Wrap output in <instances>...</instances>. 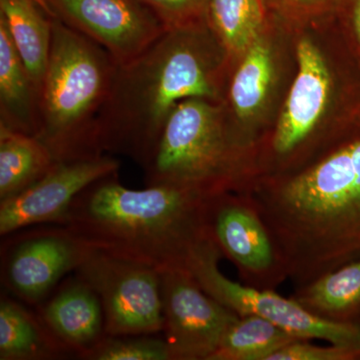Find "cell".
Masks as SVG:
<instances>
[{
    "label": "cell",
    "instance_id": "obj_1",
    "mask_svg": "<svg viewBox=\"0 0 360 360\" xmlns=\"http://www.w3.org/2000/svg\"><path fill=\"white\" fill-rule=\"evenodd\" d=\"M240 193L257 206L296 288L360 258V135Z\"/></svg>",
    "mask_w": 360,
    "mask_h": 360
},
{
    "label": "cell",
    "instance_id": "obj_2",
    "mask_svg": "<svg viewBox=\"0 0 360 360\" xmlns=\"http://www.w3.org/2000/svg\"><path fill=\"white\" fill-rule=\"evenodd\" d=\"M222 49L205 21L168 28L141 56L117 65L97 118L99 151L129 156L142 167L177 104L219 98Z\"/></svg>",
    "mask_w": 360,
    "mask_h": 360
},
{
    "label": "cell",
    "instance_id": "obj_3",
    "mask_svg": "<svg viewBox=\"0 0 360 360\" xmlns=\"http://www.w3.org/2000/svg\"><path fill=\"white\" fill-rule=\"evenodd\" d=\"M208 195L172 186L130 189L112 174L78 194L60 225L116 257L158 270L186 269L191 252L207 238Z\"/></svg>",
    "mask_w": 360,
    "mask_h": 360
},
{
    "label": "cell",
    "instance_id": "obj_4",
    "mask_svg": "<svg viewBox=\"0 0 360 360\" xmlns=\"http://www.w3.org/2000/svg\"><path fill=\"white\" fill-rule=\"evenodd\" d=\"M116 68L103 47L52 18L37 137L58 162L103 155L97 146V118L110 94Z\"/></svg>",
    "mask_w": 360,
    "mask_h": 360
},
{
    "label": "cell",
    "instance_id": "obj_5",
    "mask_svg": "<svg viewBox=\"0 0 360 360\" xmlns=\"http://www.w3.org/2000/svg\"><path fill=\"white\" fill-rule=\"evenodd\" d=\"M141 167L146 186L239 193L258 176V153L231 131L212 101L188 98L170 113Z\"/></svg>",
    "mask_w": 360,
    "mask_h": 360
},
{
    "label": "cell",
    "instance_id": "obj_6",
    "mask_svg": "<svg viewBox=\"0 0 360 360\" xmlns=\"http://www.w3.org/2000/svg\"><path fill=\"white\" fill-rule=\"evenodd\" d=\"M222 257L219 248L207 236L191 252L186 269L208 295L238 316L264 317L300 340H321L360 349V322L323 321L303 309L292 297H283L276 290L236 283L220 271L219 264Z\"/></svg>",
    "mask_w": 360,
    "mask_h": 360
},
{
    "label": "cell",
    "instance_id": "obj_7",
    "mask_svg": "<svg viewBox=\"0 0 360 360\" xmlns=\"http://www.w3.org/2000/svg\"><path fill=\"white\" fill-rule=\"evenodd\" d=\"M75 272L101 300L105 335L162 331L160 270L96 248Z\"/></svg>",
    "mask_w": 360,
    "mask_h": 360
},
{
    "label": "cell",
    "instance_id": "obj_8",
    "mask_svg": "<svg viewBox=\"0 0 360 360\" xmlns=\"http://www.w3.org/2000/svg\"><path fill=\"white\" fill-rule=\"evenodd\" d=\"M205 231L246 285L276 290L288 278L281 250L248 195L213 193L205 208Z\"/></svg>",
    "mask_w": 360,
    "mask_h": 360
},
{
    "label": "cell",
    "instance_id": "obj_9",
    "mask_svg": "<svg viewBox=\"0 0 360 360\" xmlns=\"http://www.w3.org/2000/svg\"><path fill=\"white\" fill-rule=\"evenodd\" d=\"M296 58L297 73L269 146L258 158V176L292 172L297 163L302 167L328 105L333 82L319 47L311 40L302 39Z\"/></svg>",
    "mask_w": 360,
    "mask_h": 360
},
{
    "label": "cell",
    "instance_id": "obj_10",
    "mask_svg": "<svg viewBox=\"0 0 360 360\" xmlns=\"http://www.w3.org/2000/svg\"><path fill=\"white\" fill-rule=\"evenodd\" d=\"M96 248L63 225L21 232L2 245V283L20 300L37 304Z\"/></svg>",
    "mask_w": 360,
    "mask_h": 360
},
{
    "label": "cell",
    "instance_id": "obj_11",
    "mask_svg": "<svg viewBox=\"0 0 360 360\" xmlns=\"http://www.w3.org/2000/svg\"><path fill=\"white\" fill-rule=\"evenodd\" d=\"M165 340L172 360H210L238 315L208 295L187 269L160 270Z\"/></svg>",
    "mask_w": 360,
    "mask_h": 360
},
{
    "label": "cell",
    "instance_id": "obj_12",
    "mask_svg": "<svg viewBox=\"0 0 360 360\" xmlns=\"http://www.w3.org/2000/svg\"><path fill=\"white\" fill-rule=\"evenodd\" d=\"M52 18L91 39L123 65L167 30L141 0H45Z\"/></svg>",
    "mask_w": 360,
    "mask_h": 360
},
{
    "label": "cell",
    "instance_id": "obj_13",
    "mask_svg": "<svg viewBox=\"0 0 360 360\" xmlns=\"http://www.w3.org/2000/svg\"><path fill=\"white\" fill-rule=\"evenodd\" d=\"M120 160L108 155L60 161L32 186L0 201V236L45 224L60 225L78 194L117 174Z\"/></svg>",
    "mask_w": 360,
    "mask_h": 360
},
{
    "label": "cell",
    "instance_id": "obj_14",
    "mask_svg": "<svg viewBox=\"0 0 360 360\" xmlns=\"http://www.w3.org/2000/svg\"><path fill=\"white\" fill-rule=\"evenodd\" d=\"M39 316L71 354L79 357L105 335L101 300L77 277L42 307Z\"/></svg>",
    "mask_w": 360,
    "mask_h": 360
},
{
    "label": "cell",
    "instance_id": "obj_15",
    "mask_svg": "<svg viewBox=\"0 0 360 360\" xmlns=\"http://www.w3.org/2000/svg\"><path fill=\"white\" fill-rule=\"evenodd\" d=\"M0 20L39 94L51 54L52 18L34 0H0Z\"/></svg>",
    "mask_w": 360,
    "mask_h": 360
},
{
    "label": "cell",
    "instance_id": "obj_16",
    "mask_svg": "<svg viewBox=\"0 0 360 360\" xmlns=\"http://www.w3.org/2000/svg\"><path fill=\"white\" fill-rule=\"evenodd\" d=\"M39 103V91L0 20V125L37 136Z\"/></svg>",
    "mask_w": 360,
    "mask_h": 360
},
{
    "label": "cell",
    "instance_id": "obj_17",
    "mask_svg": "<svg viewBox=\"0 0 360 360\" xmlns=\"http://www.w3.org/2000/svg\"><path fill=\"white\" fill-rule=\"evenodd\" d=\"M71 352L42 321L6 295L0 300V360H51Z\"/></svg>",
    "mask_w": 360,
    "mask_h": 360
},
{
    "label": "cell",
    "instance_id": "obj_18",
    "mask_svg": "<svg viewBox=\"0 0 360 360\" xmlns=\"http://www.w3.org/2000/svg\"><path fill=\"white\" fill-rule=\"evenodd\" d=\"M291 297L323 321L360 322V258L298 286Z\"/></svg>",
    "mask_w": 360,
    "mask_h": 360
},
{
    "label": "cell",
    "instance_id": "obj_19",
    "mask_svg": "<svg viewBox=\"0 0 360 360\" xmlns=\"http://www.w3.org/2000/svg\"><path fill=\"white\" fill-rule=\"evenodd\" d=\"M58 162L34 135L0 125V201L42 179Z\"/></svg>",
    "mask_w": 360,
    "mask_h": 360
},
{
    "label": "cell",
    "instance_id": "obj_20",
    "mask_svg": "<svg viewBox=\"0 0 360 360\" xmlns=\"http://www.w3.org/2000/svg\"><path fill=\"white\" fill-rule=\"evenodd\" d=\"M300 338L257 315L239 316L210 360H270Z\"/></svg>",
    "mask_w": 360,
    "mask_h": 360
},
{
    "label": "cell",
    "instance_id": "obj_21",
    "mask_svg": "<svg viewBox=\"0 0 360 360\" xmlns=\"http://www.w3.org/2000/svg\"><path fill=\"white\" fill-rule=\"evenodd\" d=\"M264 20L262 0H210L207 22L229 56H243L259 39Z\"/></svg>",
    "mask_w": 360,
    "mask_h": 360
},
{
    "label": "cell",
    "instance_id": "obj_22",
    "mask_svg": "<svg viewBox=\"0 0 360 360\" xmlns=\"http://www.w3.org/2000/svg\"><path fill=\"white\" fill-rule=\"evenodd\" d=\"M274 77L269 45L259 37L243 53L229 86V101L239 120L252 117L266 99Z\"/></svg>",
    "mask_w": 360,
    "mask_h": 360
},
{
    "label": "cell",
    "instance_id": "obj_23",
    "mask_svg": "<svg viewBox=\"0 0 360 360\" xmlns=\"http://www.w3.org/2000/svg\"><path fill=\"white\" fill-rule=\"evenodd\" d=\"M80 359L87 360H172L165 338L153 335H104Z\"/></svg>",
    "mask_w": 360,
    "mask_h": 360
},
{
    "label": "cell",
    "instance_id": "obj_24",
    "mask_svg": "<svg viewBox=\"0 0 360 360\" xmlns=\"http://www.w3.org/2000/svg\"><path fill=\"white\" fill-rule=\"evenodd\" d=\"M167 28L186 27L207 21L210 0H141Z\"/></svg>",
    "mask_w": 360,
    "mask_h": 360
},
{
    "label": "cell",
    "instance_id": "obj_25",
    "mask_svg": "<svg viewBox=\"0 0 360 360\" xmlns=\"http://www.w3.org/2000/svg\"><path fill=\"white\" fill-rule=\"evenodd\" d=\"M270 360H360V349L331 345H315L310 340H297L277 352Z\"/></svg>",
    "mask_w": 360,
    "mask_h": 360
},
{
    "label": "cell",
    "instance_id": "obj_26",
    "mask_svg": "<svg viewBox=\"0 0 360 360\" xmlns=\"http://www.w3.org/2000/svg\"><path fill=\"white\" fill-rule=\"evenodd\" d=\"M342 0H262L264 8L271 9L283 18L307 20L335 8Z\"/></svg>",
    "mask_w": 360,
    "mask_h": 360
},
{
    "label": "cell",
    "instance_id": "obj_27",
    "mask_svg": "<svg viewBox=\"0 0 360 360\" xmlns=\"http://www.w3.org/2000/svg\"><path fill=\"white\" fill-rule=\"evenodd\" d=\"M352 22L360 44V0H352Z\"/></svg>",
    "mask_w": 360,
    "mask_h": 360
},
{
    "label": "cell",
    "instance_id": "obj_28",
    "mask_svg": "<svg viewBox=\"0 0 360 360\" xmlns=\"http://www.w3.org/2000/svg\"><path fill=\"white\" fill-rule=\"evenodd\" d=\"M34 1L37 2L39 6H41L42 8L44 9L45 13L49 14V15L52 18L51 11H49V6H47L46 1H45V0H34Z\"/></svg>",
    "mask_w": 360,
    "mask_h": 360
}]
</instances>
